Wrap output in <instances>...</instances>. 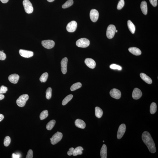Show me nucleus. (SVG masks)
<instances>
[{"label":"nucleus","instance_id":"obj_5","mask_svg":"<svg viewBox=\"0 0 158 158\" xmlns=\"http://www.w3.org/2000/svg\"><path fill=\"white\" fill-rule=\"evenodd\" d=\"M116 28L115 26L111 24L108 26L107 29L106 36L109 39H112L114 37L115 33Z\"/></svg>","mask_w":158,"mask_h":158},{"label":"nucleus","instance_id":"obj_37","mask_svg":"<svg viewBox=\"0 0 158 158\" xmlns=\"http://www.w3.org/2000/svg\"><path fill=\"white\" fill-rule=\"evenodd\" d=\"M6 58V56L5 53L3 52L0 51V60H4Z\"/></svg>","mask_w":158,"mask_h":158},{"label":"nucleus","instance_id":"obj_40","mask_svg":"<svg viewBox=\"0 0 158 158\" xmlns=\"http://www.w3.org/2000/svg\"><path fill=\"white\" fill-rule=\"evenodd\" d=\"M74 148H70L69 151L67 152V154L69 156H71L73 155V152H74Z\"/></svg>","mask_w":158,"mask_h":158},{"label":"nucleus","instance_id":"obj_42","mask_svg":"<svg viewBox=\"0 0 158 158\" xmlns=\"http://www.w3.org/2000/svg\"><path fill=\"white\" fill-rule=\"evenodd\" d=\"M4 118V116L2 114H0V122H1Z\"/></svg>","mask_w":158,"mask_h":158},{"label":"nucleus","instance_id":"obj_36","mask_svg":"<svg viewBox=\"0 0 158 158\" xmlns=\"http://www.w3.org/2000/svg\"><path fill=\"white\" fill-rule=\"evenodd\" d=\"M8 90V88L7 87L4 86H2L0 88V94H4L6 93Z\"/></svg>","mask_w":158,"mask_h":158},{"label":"nucleus","instance_id":"obj_28","mask_svg":"<svg viewBox=\"0 0 158 158\" xmlns=\"http://www.w3.org/2000/svg\"><path fill=\"white\" fill-rule=\"evenodd\" d=\"M82 84L80 82H77L73 84L71 87L70 90L72 91H74L78 89L81 88Z\"/></svg>","mask_w":158,"mask_h":158},{"label":"nucleus","instance_id":"obj_26","mask_svg":"<svg viewBox=\"0 0 158 158\" xmlns=\"http://www.w3.org/2000/svg\"><path fill=\"white\" fill-rule=\"evenodd\" d=\"M56 123V121L55 120H51L47 124L46 128L48 130H51L54 127Z\"/></svg>","mask_w":158,"mask_h":158},{"label":"nucleus","instance_id":"obj_6","mask_svg":"<svg viewBox=\"0 0 158 158\" xmlns=\"http://www.w3.org/2000/svg\"><path fill=\"white\" fill-rule=\"evenodd\" d=\"M62 137L63 135L62 133L58 131L55 133L50 139L51 143L52 144H56L61 140Z\"/></svg>","mask_w":158,"mask_h":158},{"label":"nucleus","instance_id":"obj_22","mask_svg":"<svg viewBox=\"0 0 158 158\" xmlns=\"http://www.w3.org/2000/svg\"><path fill=\"white\" fill-rule=\"evenodd\" d=\"M127 25H128L129 30L132 33L134 34L136 30L135 26L134 24H133L131 21L129 20L127 22Z\"/></svg>","mask_w":158,"mask_h":158},{"label":"nucleus","instance_id":"obj_38","mask_svg":"<svg viewBox=\"0 0 158 158\" xmlns=\"http://www.w3.org/2000/svg\"><path fill=\"white\" fill-rule=\"evenodd\" d=\"M33 152L32 150L30 149L28 152L26 156V158H33Z\"/></svg>","mask_w":158,"mask_h":158},{"label":"nucleus","instance_id":"obj_7","mask_svg":"<svg viewBox=\"0 0 158 158\" xmlns=\"http://www.w3.org/2000/svg\"><path fill=\"white\" fill-rule=\"evenodd\" d=\"M126 126L125 124H121L119 127L118 129L117 137L118 139H120L123 136L126 130Z\"/></svg>","mask_w":158,"mask_h":158},{"label":"nucleus","instance_id":"obj_11","mask_svg":"<svg viewBox=\"0 0 158 158\" xmlns=\"http://www.w3.org/2000/svg\"><path fill=\"white\" fill-rule=\"evenodd\" d=\"M110 94L112 97L116 99H120L121 96V93L120 90L116 88L113 89L111 90L110 92Z\"/></svg>","mask_w":158,"mask_h":158},{"label":"nucleus","instance_id":"obj_27","mask_svg":"<svg viewBox=\"0 0 158 158\" xmlns=\"http://www.w3.org/2000/svg\"><path fill=\"white\" fill-rule=\"evenodd\" d=\"M73 97V95L72 94H70L68 95L64 98L63 100L62 104L63 105H65L68 103Z\"/></svg>","mask_w":158,"mask_h":158},{"label":"nucleus","instance_id":"obj_24","mask_svg":"<svg viewBox=\"0 0 158 158\" xmlns=\"http://www.w3.org/2000/svg\"><path fill=\"white\" fill-rule=\"evenodd\" d=\"M84 150V149L81 146L76 147L75 149L73 154V155L76 156L78 155H81L82 154V151Z\"/></svg>","mask_w":158,"mask_h":158},{"label":"nucleus","instance_id":"obj_48","mask_svg":"<svg viewBox=\"0 0 158 158\" xmlns=\"http://www.w3.org/2000/svg\"><path fill=\"white\" fill-rule=\"evenodd\" d=\"M103 142H104V141H103Z\"/></svg>","mask_w":158,"mask_h":158},{"label":"nucleus","instance_id":"obj_10","mask_svg":"<svg viewBox=\"0 0 158 158\" xmlns=\"http://www.w3.org/2000/svg\"><path fill=\"white\" fill-rule=\"evenodd\" d=\"M77 26V23L76 21H72L67 24L66 27L67 30L69 32H74L76 30Z\"/></svg>","mask_w":158,"mask_h":158},{"label":"nucleus","instance_id":"obj_43","mask_svg":"<svg viewBox=\"0 0 158 158\" xmlns=\"http://www.w3.org/2000/svg\"><path fill=\"white\" fill-rule=\"evenodd\" d=\"M4 98V95L0 94V101L3 99Z\"/></svg>","mask_w":158,"mask_h":158},{"label":"nucleus","instance_id":"obj_25","mask_svg":"<svg viewBox=\"0 0 158 158\" xmlns=\"http://www.w3.org/2000/svg\"><path fill=\"white\" fill-rule=\"evenodd\" d=\"M157 106L156 103L153 102L151 104L150 107V113L152 114H155L157 111Z\"/></svg>","mask_w":158,"mask_h":158},{"label":"nucleus","instance_id":"obj_29","mask_svg":"<svg viewBox=\"0 0 158 158\" xmlns=\"http://www.w3.org/2000/svg\"><path fill=\"white\" fill-rule=\"evenodd\" d=\"M48 116V112L47 110H44L41 112L40 115V118L41 120L45 119Z\"/></svg>","mask_w":158,"mask_h":158},{"label":"nucleus","instance_id":"obj_17","mask_svg":"<svg viewBox=\"0 0 158 158\" xmlns=\"http://www.w3.org/2000/svg\"><path fill=\"white\" fill-rule=\"evenodd\" d=\"M75 125L77 127L79 128L84 129L85 128L86 125L84 121L80 119H76L75 121Z\"/></svg>","mask_w":158,"mask_h":158},{"label":"nucleus","instance_id":"obj_9","mask_svg":"<svg viewBox=\"0 0 158 158\" xmlns=\"http://www.w3.org/2000/svg\"><path fill=\"white\" fill-rule=\"evenodd\" d=\"M42 45L44 48L47 49H50L54 47L55 43L54 41L51 40H46L43 41L41 42Z\"/></svg>","mask_w":158,"mask_h":158},{"label":"nucleus","instance_id":"obj_45","mask_svg":"<svg viewBox=\"0 0 158 158\" xmlns=\"http://www.w3.org/2000/svg\"><path fill=\"white\" fill-rule=\"evenodd\" d=\"M47 0L49 1V2H52L54 1L55 0Z\"/></svg>","mask_w":158,"mask_h":158},{"label":"nucleus","instance_id":"obj_44","mask_svg":"<svg viewBox=\"0 0 158 158\" xmlns=\"http://www.w3.org/2000/svg\"><path fill=\"white\" fill-rule=\"evenodd\" d=\"M1 2L3 3H5L8 2L9 0H0Z\"/></svg>","mask_w":158,"mask_h":158},{"label":"nucleus","instance_id":"obj_12","mask_svg":"<svg viewBox=\"0 0 158 158\" xmlns=\"http://www.w3.org/2000/svg\"><path fill=\"white\" fill-rule=\"evenodd\" d=\"M19 53L21 56L27 58L31 57L33 55V52L22 49L19 50Z\"/></svg>","mask_w":158,"mask_h":158},{"label":"nucleus","instance_id":"obj_34","mask_svg":"<svg viewBox=\"0 0 158 158\" xmlns=\"http://www.w3.org/2000/svg\"><path fill=\"white\" fill-rule=\"evenodd\" d=\"M110 68L112 69L116 70H121L122 69V67L120 66L116 65L115 64H111L110 66Z\"/></svg>","mask_w":158,"mask_h":158},{"label":"nucleus","instance_id":"obj_20","mask_svg":"<svg viewBox=\"0 0 158 158\" xmlns=\"http://www.w3.org/2000/svg\"><path fill=\"white\" fill-rule=\"evenodd\" d=\"M141 8L142 13L144 15H146L148 13V7L147 3L145 1H143L141 3Z\"/></svg>","mask_w":158,"mask_h":158},{"label":"nucleus","instance_id":"obj_2","mask_svg":"<svg viewBox=\"0 0 158 158\" xmlns=\"http://www.w3.org/2000/svg\"><path fill=\"white\" fill-rule=\"evenodd\" d=\"M29 99L28 95L26 94L21 95L16 100V104L19 107H24Z\"/></svg>","mask_w":158,"mask_h":158},{"label":"nucleus","instance_id":"obj_47","mask_svg":"<svg viewBox=\"0 0 158 158\" xmlns=\"http://www.w3.org/2000/svg\"><path fill=\"white\" fill-rule=\"evenodd\" d=\"M2 51V52H4V51L2 50V51Z\"/></svg>","mask_w":158,"mask_h":158},{"label":"nucleus","instance_id":"obj_13","mask_svg":"<svg viewBox=\"0 0 158 158\" xmlns=\"http://www.w3.org/2000/svg\"><path fill=\"white\" fill-rule=\"evenodd\" d=\"M67 62L68 59L67 57H64L61 61V71L63 74H65L67 72Z\"/></svg>","mask_w":158,"mask_h":158},{"label":"nucleus","instance_id":"obj_19","mask_svg":"<svg viewBox=\"0 0 158 158\" xmlns=\"http://www.w3.org/2000/svg\"><path fill=\"white\" fill-rule=\"evenodd\" d=\"M140 77L143 80L148 84H151L152 83V81L149 77L144 73H141L140 74Z\"/></svg>","mask_w":158,"mask_h":158},{"label":"nucleus","instance_id":"obj_18","mask_svg":"<svg viewBox=\"0 0 158 158\" xmlns=\"http://www.w3.org/2000/svg\"><path fill=\"white\" fill-rule=\"evenodd\" d=\"M128 50L130 53L135 56H139L142 54L141 50L137 47H130Z\"/></svg>","mask_w":158,"mask_h":158},{"label":"nucleus","instance_id":"obj_30","mask_svg":"<svg viewBox=\"0 0 158 158\" xmlns=\"http://www.w3.org/2000/svg\"><path fill=\"white\" fill-rule=\"evenodd\" d=\"M48 74L47 72L44 73L40 78V80L41 82H45L48 78Z\"/></svg>","mask_w":158,"mask_h":158},{"label":"nucleus","instance_id":"obj_35","mask_svg":"<svg viewBox=\"0 0 158 158\" xmlns=\"http://www.w3.org/2000/svg\"><path fill=\"white\" fill-rule=\"evenodd\" d=\"M124 5H125V1L124 0H120L118 4L117 8L118 10H120L124 7Z\"/></svg>","mask_w":158,"mask_h":158},{"label":"nucleus","instance_id":"obj_39","mask_svg":"<svg viewBox=\"0 0 158 158\" xmlns=\"http://www.w3.org/2000/svg\"><path fill=\"white\" fill-rule=\"evenodd\" d=\"M151 4L153 7H156L158 4L157 0H149Z\"/></svg>","mask_w":158,"mask_h":158},{"label":"nucleus","instance_id":"obj_14","mask_svg":"<svg viewBox=\"0 0 158 158\" xmlns=\"http://www.w3.org/2000/svg\"><path fill=\"white\" fill-rule=\"evenodd\" d=\"M142 93L141 90L137 88H136L133 90L132 97L133 99L135 100L139 99L142 96Z\"/></svg>","mask_w":158,"mask_h":158},{"label":"nucleus","instance_id":"obj_32","mask_svg":"<svg viewBox=\"0 0 158 158\" xmlns=\"http://www.w3.org/2000/svg\"><path fill=\"white\" fill-rule=\"evenodd\" d=\"M52 89L51 88L49 87L47 89L46 92V97L47 99H50L52 97Z\"/></svg>","mask_w":158,"mask_h":158},{"label":"nucleus","instance_id":"obj_23","mask_svg":"<svg viewBox=\"0 0 158 158\" xmlns=\"http://www.w3.org/2000/svg\"><path fill=\"white\" fill-rule=\"evenodd\" d=\"M95 115L99 118H100L102 116L103 112L102 110L99 107H97L95 109Z\"/></svg>","mask_w":158,"mask_h":158},{"label":"nucleus","instance_id":"obj_41","mask_svg":"<svg viewBox=\"0 0 158 158\" xmlns=\"http://www.w3.org/2000/svg\"><path fill=\"white\" fill-rule=\"evenodd\" d=\"M21 157V155L20 154H16L15 153H13L12 154V158H19Z\"/></svg>","mask_w":158,"mask_h":158},{"label":"nucleus","instance_id":"obj_1","mask_svg":"<svg viewBox=\"0 0 158 158\" xmlns=\"http://www.w3.org/2000/svg\"><path fill=\"white\" fill-rule=\"evenodd\" d=\"M142 138L143 141L148 147L150 152L155 153V145L150 133L147 131L144 132L142 133Z\"/></svg>","mask_w":158,"mask_h":158},{"label":"nucleus","instance_id":"obj_15","mask_svg":"<svg viewBox=\"0 0 158 158\" xmlns=\"http://www.w3.org/2000/svg\"><path fill=\"white\" fill-rule=\"evenodd\" d=\"M85 63L86 65L89 68L93 69L96 66V63L94 60L91 58H87L85 60Z\"/></svg>","mask_w":158,"mask_h":158},{"label":"nucleus","instance_id":"obj_3","mask_svg":"<svg viewBox=\"0 0 158 158\" xmlns=\"http://www.w3.org/2000/svg\"><path fill=\"white\" fill-rule=\"evenodd\" d=\"M90 44V41L86 38H81L76 41V45L82 48H86Z\"/></svg>","mask_w":158,"mask_h":158},{"label":"nucleus","instance_id":"obj_46","mask_svg":"<svg viewBox=\"0 0 158 158\" xmlns=\"http://www.w3.org/2000/svg\"><path fill=\"white\" fill-rule=\"evenodd\" d=\"M117 32H118V30H116V33H117Z\"/></svg>","mask_w":158,"mask_h":158},{"label":"nucleus","instance_id":"obj_21","mask_svg":"<svg viewBox=\"0 0 158 158\" xmlns=\"http://www.w3.org/2000/svg\"><path fill=\"white\" fill-rule=\"evenodd\" d=\"M107 147L105 144L103 145L101 151V158H107Z\"/></svg>","mask_w":158,"mask_h":158},{"label":"nucleus","instance_id":"obj_8","mask_svg":"<svg viewBox=\"0 0 158 158\" xmlns=\"http://www.w3.org/2000/svg\"><path fill=\"white\" fill-rule=\"evenodd\" d=\"M90 19L93 22H96L99 19V12L96 9H92L90 12Z\"/></svg>","mask_w":158,"mask_h":158},{"label":"nucleus","instance_id":"obj_33","mask_svg":"<svg viewBox=\"0 0 158 158\" xmlns=\"http://www.w3.org/2000/svg\"><path fill=\"white\" fill-rule=\"evenodd\" d=\"M11 142V139L10 138L9 136H6L4 140V145L6 147L10 145Z\"/></svg>","mask_w":158,"mask_h":158},{"label":"nucleus","instance_id":"obj_4","mask_svg":"<svg viewBox=\"0 0 158 158\" xmlns=\"http://www.w3.org/2000/svg\"><path fill=\"white\" fill-rule=\"evenodd\" d=\"M24 10L27 14H31L33 13V8L31 2L29 0H24L23 2Z\"/></svg>","mask_w":158,"mask_h":158},{"label":"nucleus","instance_id":"obj_16","mask_svg":"<svg viewBox=\"0 0 158 158\" xmlns=\"http://www.w3.org/2000/svg\"><path fill=\"white\" fill-rule=\"evenodd\" d=\"M19 78V75L16 74H12L9 76L8 77L9 80L10 82L14 84L17 83Z\"/></svg>","mask_w":158,"mask_h":158},{"label":"nucleus","instance_id":"obj_31","mask_svg":"<svg viewBox=\"0 0 158 158\" xmlns=\"http://www.w3.org/2000/svg\"><path fill=\"white\" fill-rule=\"evenodd\" d=\"M73 0H68L62 6L63 8L65 9L70 7L73 5Z\"/></svg>","mask_w":158,"mask_h":158}]
</instances>
